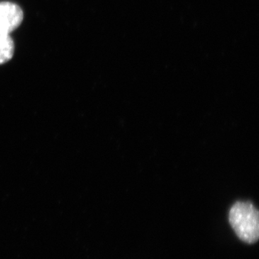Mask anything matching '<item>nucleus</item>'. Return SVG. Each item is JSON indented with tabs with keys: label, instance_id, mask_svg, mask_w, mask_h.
<instances>
[{
	"label": "nucleus",
	"instance_id": "obj_1",
	"mask_svg": "<svg viewBox=\"0 0 259 259\" xmlns=\"http://www.w3.org/2000/svg\"><path fill=\"white\" fill-rule=\"evenodd\" d=\"M230 224L237 236L244 243L253 244L259 238L258 209L250 202H237L229 212Z\"/></svg>",
	"mask_w": 259,
	"mask_h": 259
},
{
	"label": "nucleus",
	"instance_id": "obj_3",
	"mask_svg": "<svg viewBox=\"0 0 259 259\" xmlns=\"http://www.w3.org/2000/svg\"><path fill=\"white\" fill-rule=\"evenodd\" d=\"M15 46L10 34L0 31V64L8 62L14 54Z\"/></svg>",
	"mask_w": 259,
	"mask_h": 259
},
{
	"label": "nucleus",
	"instance_id": "obj_2",
	"mask_svg": "<svg viewBox=\"0 0 259 259\" xmlns=\"http://www.w3.org/2000/svg\"><path fill=\"white\" fill-rule=\"evenodd\" d=\"M23 20V10L18 5L10 2L0 3V31L11 33Z\"/></svg>",
	"mask_w": 259,
	"mask_h": 259
}]
</instances>
